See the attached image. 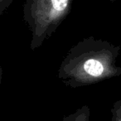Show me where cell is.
<instances>
[{
	"mask_svg": "<svg viewBox=\"0 0 121 121\" xmlns=\"http://www.w3.org/2000/svg\"><path fill=\"white\" fill-rule=\"evenodd\" d=\"M91 109L86 104L77 109L74 113L64 116L62 121H90Z\"/></svg>",
	"mask_w": 121,
	"mask_h": 121,
	"instance_id": "cell-3",
	"label": "cell"
},
{
	"mask_svg": "<svg viewBox=\"0 0 121 121\" xmlns=\"http://www.w3.org/2000/svg\"><path fill=\"white\" fill-rule=\"evenodd\" d=\"M120 46L88 37L71 47L58 68V79L66 86L79 88L121 76L116 61Z\"/></svg>",
	"mask_w": 121,
	"mask_h": 121,
	"instance_id": "cell-1",
	"label": "cell"
},
{
	"mask_svg": "<svg viewBox=\"0 0 121 121\" xmlns=\"http://www.w3.org/2000/svg\"><path fill=\"white\" fill-rule=\"evenodd\" d=\"M2 76H3V69L1 65H0V86H1V82H2Z\"/></svg>",
	"mask_w": 121,
	"mask_h": 121,
	"instance_id": "cell-6",
	"label": "cell"
},
{
	"mask_svg": "<svg viewBox=\"0 0 121 121\" xmlns=\"http://www.w3.org/2000/svg\"><path fill=\"white\" fill-rule=\"evenodd\" d=\"M107 1H109V2H116L118 0H107Z\"/></svg>",
	"mask_w": 121,
	"mask_h": 121,
	"instance_id": "cell-7",
	"label": "cell"
},
{
	"mask_svg": "<svg viewBox=\"0 0 121 121\" xmlns=\"http://www.w3.org/2000/svg\"><path fill=\"white\" fill-rule=\"evenodd\" d=\"M14 0H0V16H2L11 6Z\"/></svg>",
	"mask_w": 121,
	"mask_h": 121,
	"instance_id": "cell-5",
	"label": "cell"
},
{
	"mask_svg": "<svg viewBox=\"0 0 121 121\" xmlns=\"http://www.w3.org/2000/svg\"><path fill=\"white\" fill-rule=\"evenodd\" d=\"M111 121H121V96L111 108Z\"/></svg>",
	"mask_w": 121,
	"mask_h": 121,
	"instance_id": "cell-4",
	"label": "cell"
},
{
	"mask_svg": "<svg viewBox=\"0 0 121 121\" xmlns=\"http://www.w3.org/2000/svg\"><path fill=\"white\" fill-rule=\"evenodd\" d=\"M73 0H25L23 21L31 32L30 48L42 46L67 17Z\"/></svg>",
	"mask_w": 121,
	"mask_h": 121,
	"instance_id": "cell-2",
	"label": "cell"
}]
</instances>
